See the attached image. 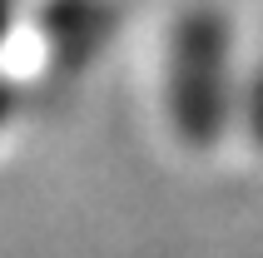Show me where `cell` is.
Instances as JSON below:
<instances>
[{
    "mask_svg": "<svg viewBox=\"0 0 263 258\" xmlns=\"http://www.w3.org/2000/svg\"><path fill=\"white\" fill-rule=\"evenodd\" d=\"M229 35L214 15H189L174 30V119L194 139H209L223 119Z\"/></svg>",
    "mask_w": 263,
    "mask_h": 258,
    "instance_id": "1",
    "label": "cell"
}]
</instances>
